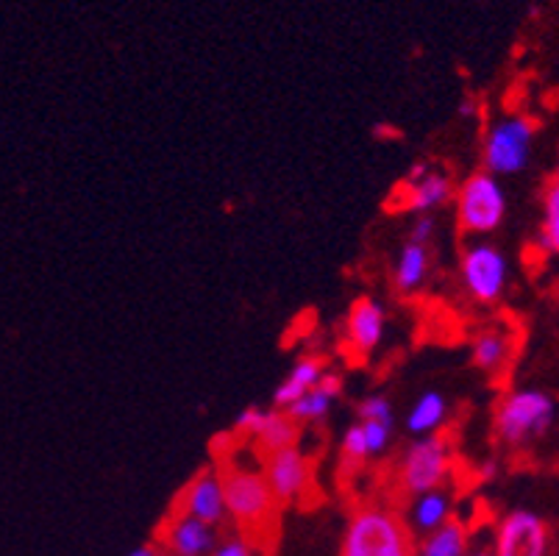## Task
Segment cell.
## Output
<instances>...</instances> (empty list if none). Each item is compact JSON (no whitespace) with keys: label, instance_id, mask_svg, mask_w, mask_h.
Masks as SVG:
<instances>
[{"label":"cell","instance_id":"6da1fadb","mask_svg":"<svg viewBox=\"0 0 559 556\" xmlns=\"http://www.w3.org/2000/svg\"><path fill=\"white\" fill-rule=\"evenodd\" d=\"M226 498V518L234 520L237 534L253 543L257 548L271 545L278 532V507L271 484L264 482L262 471L242 465L217 468Z\"/></svg>","mask_w":559,"mask_h":556},{"label":"cell","instance_id":"7a4b0ae2","mask_svg":"<svg viewBox=\"0 0 559 556\" xmlns=\"http://www.w3.org/2000/svg\"><path fill=\"white\" fill-rule=\"evenodd\" d=\"M557 401L537 387H518L501 395L492 415V435L510 451H523L551 431Z\"/></svg>","mask_w":559,"mask_h":556},{"label":"cell","instance_id":"3957f363","mask_svg":"<svg viewBox=\"0 0 559 556\" xmlns=\"http://www.w3.org/2000/svg\"><path fill=\"white\" fill-rule=\"evenodd\" d=\"M340 556H415V537L401 512L384 504H362L350 512Z\"/></svg>","mask_w":559,"mask_h":556},{"label":"cell","instance_id":"277c9868","mask_svg":"<svg viewBox=\"0 0 559 556\" xmlns=\"http://www.w3.org/2000/svg\"><path fill=\"white\" fill-rule=\"evenodd\" d=\"M537 122L526 115H504L492 120L481 142V165L490 176H521L535 153Z\"/></svg>","mask_w":559,"mask_h":556},{"label":"cell","instance_id":"5b68a950","mask_svg":"<svg viewBox=\"0 0 559 556\" xmlns=\"http://www.w3.org/2000/svg\"><path fill=\"white\" fill-rule=\"evenodd\" d=\"M454 209L460 232L487 237L496 234L507 221V190L501 178L490 176L487 170H476L454 190Z\"/></svg>","mask_w":559,"mask_h":556},{"label":"cell","instance_id":"8992f818","mask_svg":"<svg viewBox=\"0 0 559 556\" xmlns=\"http://www.w3.org/2000/svg\"><path fill=\"white\" fill-rule=\"evenodd\" d=\"M460 275L467 298L479 306H496L510 284V259L498 245L479 239L462 251Z\"/></svg>","mask_w":559,"mask_h":556},{"label":"cell","instance_id":"52a82bcc","mask_svg":"<svg viewBox=\"0 0 559 556\" xmlns=\"http://www.w3.org/2000/svg\"><path fill=\"white\" fill-rule=\"evenodd\" d=\"M451 473V448L443 435L418 437L399 462V484L406 496H420L429 489L445 487Z\"/></svg>","mask_w":559,"mask_h":556},{"label":"cell","instance_id":"ba28073f","mask_svg":"<svg viewBox=\"0 0 559 556\" xmlns=\"http://www.w3.org/2000/svg\"><path fill=\"white\" fill-rule=\"evenodd\" d=\"M454 198V181L445 170L431 162H415L404 181L395 187V203L399 212L431 214Z\"/></svg>","mask_w":559,"mask_h":556},{"label":"cell","instance_id":"9c48e42d","mask_svg":"<svg viewBox=\"0 0 559 556\" xmlns=\"http://www.w3.org/2000/svg\"><path fill=\"white\" fill-rule=\"evenodd\" d=\"M492 556H548L551 532L548 523L532 509H512L496 523Z\"/></svg>","mask_w":559,"mask_h":556},{"label":"cell","instance_id":"30bf717a","mask_svg":"<svg viewBox=\"0 0 559 556\" xmlns=\"http://www.w3.org/2000/svg\"><path fill=\"white\" fill-rule=\"evenodd\" d=\"M264 482L271 484L278 504H298L312 489V462L298 446L264 457Z\"/></svg>","mask_w":559,"mask_h":556},{"label":"cell","instance_id":"8fae6325","mask_svg":"<svg viewBox=\"0 0 559 556\" xmlns=\"http://www.w3.org/2000/svg\"><path fill=\"white\" fill-rule=\"evenodd\" d=\"M173 514H187L210 527H221L226 520V498H223V482L217 468H203L185 484L170 507Z\"/></svg>","mask_w":559,"mask_h":556},{"label":"cell","instance_id":"7c38bea8","mask_svg":"<svg viewBox=\"0 0 559 556\" xmlns=\"http://www.w3.org/2000/svg\"><path fill=\"white\" fill-rule=\"evenodd\" d=\"M217 543H221V534L215 527L187 518V514L167 512L156 545H162L173 556H210Z\"/></svg>","mask_w":559,"mask_h":556},{"label":"cell","instance_id":"4fadbf2b","mask_svg":"<svg viewBox=\"0 0 559 556\" xmlns=\"http://www.w3.org/2000/svg\"><path fill=\"white\" fill-rule=\"evenodd\" d=\"M515 359V334L504 323H487L471 340V362L490 379H501Z\"/></svg>","mask_w":559,"mask_h":556},{"label":"cell","instance_id":"5bb4252c","mask_svg":"<svg viewBox=\"0 0 559 556\" xmlns=\"http://www.w3.org/2000/svg\"><path fill=\"white\" fill-rule=\"evenodd\" d=\"M384 326H388V312L370 295H362L350 304L348 318H345V334H348V345L357 354L370 356L379 348L381 336H384Z\"/></svg>","mask_w":559,"mask_h":556},{"label":"cell","instance_id":"9a60e30c","mask_svg":"<svg viewBox=\"0 0 559 556\" xmlns=\"http://www.w3.org/2000/svg\"><path fill=\"white\" fill-rule=\"evenodd\" d=\"M451 512H454V498L445 487H437L429 493H420V496H412L401 518H404L412 537H424V534L435 532L437 527H443L445 520L454 518Z\"/></svg>","mask_w":559,"mask_h":556},{"label":"cell","instance_id":"2e32d148","mask_svg":"<svg viewBox=\"0 0 559 556\" xmlns=\"http://www.w3.org/2000/svg\"><path fill=\"white\" fill-rule=\"evenodd\" d=\"M431 273V248L406 239L393 268V287L399 295H415Z\"/></svg>","mask_w":559,"mask_h":556},{"label":"cell","instance_id":"e0dca14e","mask_svg":"<svg viewBox=\"0 0 559 556\" xmlns=\"http://www.w3.org/2000/svg\"><path fill=\"white\" fill-rule=\"evenodd\" d=\"M323 374H326V359H323V356H301V359L293 365V370L284 376L282 385L276 387V392H273V404H276V410H287L289 404H296L298 398L307 395L309 390H314L318 381L323 379Z\"/></svg>","mask_w":559,"mask_h":556},{"label":"cell","instance_id":"ac0fdd59","mask_svg":"<svg viewBox=\"0 0 559 556\" xmlns=\"http://www.w3.org/2000/svg\"><path fill=\"white\" fill-rule=\"evenodd\" d=\"M471 534L460 518L445 520L443 527L415 540V556H467Z\"/></svg>","mask_w":559,"mask_h":556},{"label":"cell","instance_id":"d6986e66","mask_svg":"<svg viewBox=\"0 0 559 556\" xmlns=\"http://www.w3.org/2000/svg\"><path fill=\"white\" fill-rule=\"evenodd\" d=\"M445 421H449V401H445V395L440 390H426L409 406L406 431L415 437H429L437 435Z\"/></svg>","mask_w":559,"mask_h":556},{"label":"cell","instance_id":"ffe728a7","mask_svg":"<svg viewBox=\"0 0 559 556\" xmlns=\"http://www.w3.org/2000/svg\"><path fill=\"white\" fill-rule=\"evenodd\" d=\"M298 435H301V426H298L293 417L284 410H264L262 423H259L257 435L251 437L257 442L259 451L267 457V453H276L282 448H293L298 442Z\"/></svg>","mask_w":559,"mask_h":556},{"label":"cell","instance_id":"44dd1931","mask_svg":"<svg viewBox=\"0 0 559 556\" xmlns=\"http://www.w3.org/2000/svg\"><path fill=\"white\" fill-rule=\"evenodd\" d=\"M334 406V398L329 392H323L320 387L309 390L307 395H301L296 404H289L287 415L298 423V426H314V423H323L329 417Z\"/></svg>","mask_w":559,"mask_h":556},{"label":"cell","instance_id":"7402d4cb","mask_svg":"<svg viewBox=\"0 0 559 556\" xmlns=\"http://www.w3.org/2000/svg\"><path fill=\"white\" fill-rule=\"evenodd\" d=\"M540 242L551 257L559 259V181L548 184L546 198H543Z\"/></svg>","mask_w":559,"mask_h":556},{"label":"cell","instance_id":"603a6c76","mask_svg":"<svg viewBox=\"0 0 559 556\" xmlns=\"http://www.w3.org/2000/svg\"><path fill=\"white\" fill-rule=\"evenodd\" d=\"M340 459H343L345 468H359L370 459L368 442H365V435H362V428H359V423H350V426L345 428L343 446H340Z\"/></svg>","mask_w":559,"mask_h":556},{"label":"cell","instance_id":"cb8c5ba5","mask_svg":"<svg viewBox=\"0 0 559 556\" xmlns=\"http://www.w3.org/2000/svg\"><path fill=\"white\" fill-rule=\"evenodd\" d=\"M357 423L359 428H362L370 457H381V453L388 451L390 442H393L395 421H357Z\"/></svg>","mask_w":559,"mask_h":556},{"label":"cell","instance_id":"d4e9b609","mask_svg":"<svg viewBox=\"0 0 559 556\" xmlns=\"http://www.w3.org/2000/svg\"><path fill=\"white\" fill-rule=\"evenodd\" d=\"M357 421H395L393 404L384 395H368L359 401Z\"/></svg>","mask_w":559,"mask_h":556},{"label":"cell","instance_id":"484cf974","mask_svg":"<svg viewBox=\"0 0 559 556\" xmlns=\"http://www.w3.org/2000/svg\"><path fill=\"white\" fill-rule=\"evenodd\" d=\"M210 556H259V548L240 534H231V537H223Z\"/></svg>","mask_w":559,"mask_h":556},{"label":"cell","instance_id":"4316f807","mask_svg":"<svg viewBox=\"0 0 559 556\" xmlns=\"http://www.w3.org/2000/svg\"><path fill=\"white\" fill-rule=\"evenodd\" d=\"M262 417H264L262 406H246V410L237 415V421H234V435L248 437V440H251V437L257 435V428H259V423H262Z\"/></svg>","mask_w":559,"mask_h":556},{"label":"cell","instance_id":"83f0119b","mask_svg":"<svg viewBox=\"0 0 559 556\" xmlns=\"http://www.w3.org/2000/svg\"><path fill=\"white\" fill-rule=\"evenodd\" d=\"M435 234H437V217H435V214H418V217L412 221L406 239H409V242L429 245Z\"/></svg>","mask_w":559,"mask_h":556},{"label":"cell","instance_id":"f1b7e54d","mask_svg":"<svg viewBox=\"0 0 559 556\" xmlns=\"http://www.w3.org/2000/svg\"><path fill=\"white\" fill-rule=\"evenodd\" d=\"M129 556H156V543L154 545H142V548L131 551Z\"/></svg>","mask_w":559,"mask_h":556},{"label":"cell","instance_id":"f546056e","mask_svg":"<svg viewBox=\"0 0 559 556\" xmlns=\"http://www.w3.org/2000/svg\"><path fill=\"white\" fill-rule=\"evenodd\" d=\"M467 556H492V551L490 548H471V551H467Z\"/></svg>","mask_w":559,"mask_h":556},{"label":"cell","instance_id":"4dcf8cb0","mask_svg":"<svg viewBox=\"0 0 559 556\" xmlns=\"http://www.w3.org/2000/svg\"><path fill=\"white\" fill-rule=\"evenodd\" d=\"M156 556H173V554H167V551L162 548V545H156Z\"/></svg>","mask_w":559,"mask_h":556},{"label":"cell","instance_id":"1f68e13d","mask_svg":"<svg viewBox=\"0 0 559 556\" xmlns=\"http://www.w3.org/2000/svg\"><path fill=\"white\" fill-rule=\"evenodd\" d=\"M554 181H559V159H557V176H554Z\"/></svg>","mask_w":559,"mask_h":556},{"label":"cell","instance_id":"d6a6232c","mask_svg":"<svg viewBox=\"0 0 559 556\" xmlns=\"http://www.w3.org/2000/svg\"><path fill=\"white\" fill-rule=\"evenodd\" d=\"M557 287H559V279H557Z\"/></svg>","mask_w":559,"mask_h":556}]
</instances>
